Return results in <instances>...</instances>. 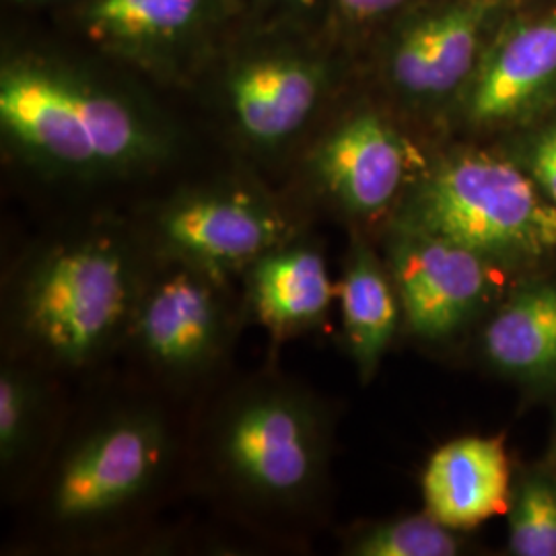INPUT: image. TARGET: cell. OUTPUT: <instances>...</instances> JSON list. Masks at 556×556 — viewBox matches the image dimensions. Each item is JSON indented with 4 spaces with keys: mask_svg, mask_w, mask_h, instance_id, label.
<instances>
[{
    "mask_svg": "<svg viewBox=\"0 0 556 556\" xmlns=\"http://www.w3.org/2000/svg\"><path fill=\"white\" fill-rule=\"evenodd\" d=\"M0 126L23 157L75 178L137 172L167 151L160 122L132 98L40 56L2 64Z\"/></svg>",
    "mask_w": 556,
    "mask_h": 556,
    "instance_id": "obj_1",
    "label": "cell"
},
{
    "mask_svg": "<svg viewBox=\"0 0 556 556\" xmlns=\"http://www.w3.org/2000/svg\"><path fill=\"white\" fill-rule=\"evenodd\" d=\"M139 295L137 270L124 243L110 236L68 239L29 264L15 318L40 355L83 365L132 324Z\"/></svg>",
    "mask_w": 556,
    "mask_h": 556,
    "instance_id": "obj_2",
    "label": "cell"
},
{
    "mask_svg": "<svg viewBox=\"0 0 556 556\" xmlns=\"http://www.w3.org/2000/svg\"><path fill=\"white\" fill-rule=\"evenodd\" d=\"M509 161L462 153L418 184L404 220L489 260L540 258L556 250V204Z\"/></svg>",
    "mask_w": 556,
    "mask_h": 556,
    "instance_id": "obj_3",
    "label": "cell"
},
{
    "mask_svg": "<svg viewBox=\"0 0 556 556\" xmlns=\"http://www.w3.org/2000/svg\"><path fill=\"white\" fill-rule=\"evenodd\" d=\"M219 466L239 491L270 505L309 497L326 466L318 406L287 388H258L225 410L215 433Z\"/></svg>",
    "mask_w": 556,
    "mask_h": 556,
    "instance_id": "obj_4",
    "label": "cell"
},
{
    "mask_svg": "<svg viewBox=\"0 0 556 556\" xmlns=\"http://www.w3.org/2000/svg\"><path fill=\"white\" fill-rule=\"evenodd\" d=\"M495 0H447L406 21L386 59V75L402 100L438 105L462 96L482 56Z\"/></svg>",
    "mask_w": 556,
    "mask_h": 556,
    "instance_id": "obj_5",
    "label": "cell"
},
{
    "mask_svg": "<svg viewBox=\"0 0 556 556\" xmlns=\"http://www.w3.org/2000/svg\"><path fill=\"white\" fill-rule=\"evenodd\" d=\"M165 433L157 418L130 415L103 425L64 459L52 489L60 521H91L140 495L157 475Z\"/></svg>",
    "mask_w": 556,
    "mask_h": 556,
    "instance_id": "obj_6",
    "label": "cell"
},
{
    "mask_svg": "<svg viewBox=\"0 0 556 556\" xmlns=\"http://www.w3.org/2000/svg\"><path fill=\"white\" fill-rule=\"evenodd\" d=\"M390 256L397 299L418 337L454 334L489 298V260L452 239L402 223Z\"/></svg>",
    "mask_w": 556,
    "mask_h": 556,
    "instance_id": "obj_7",
    "label": "cell"
},
{
    "mask_svg": "<svg viewBox=\"0 0 556 556\" xmlns=\"http://www.w3.org/2000/svg\"><path fill=\"white\" fill-rule=\"evenodd\" d=\"M285 220L268 202L241 190L190 192L160 215L167 250L215 277L252 266L285 241Z\"/></svg>",
    "mask_w": 556,
    "mask_h": 556,
    "instance_id": "obj_8",
    "label": "cell"
},
{
    "mask_svg": "<svg viewBox=\"0 0 556 556\" xmlns=\"http://www.w3.org/2000/svg\"><path fill=\"white\" fill-rule=\"evenodd\" d=\"M217 280L178 260V268L172 266L140 293L130 326L155 365L190 374L219 355L227 328Z\"/></svg>",
    "mask_w": 556,
    "mask_h": 556,
    "instance_id": "obj_9",
    "label": "cell"
},
{
    "mask_svg": "<svg viewBox=\"0 0 556 556\" xmlns=\"http://www.w3.org/2000/svg\"><path fill=\"white\" fill-rule=\"evenodd\" d=\"M466 118L497 128L526 122L556 100V9L517 23L489 50L462 93Z\"/></svg>",
    "mask_w": 556,
    "mask_h": 556,
    "instance_id": "obj_10",
    "label": "cell"
},
{
    "mask_svg": "<svg viewBox=\"0 0 556 556\" xmlns=\"http://www.w3.org/2000/svg\"><path fill=\"white\" fill-rule=\"evenodd\" d=\"M410 157L408 142L390 122L363 112L321 140L314 169L319 184L342 208L369 217L400 194Z\"/></svg>",
    "mask_w": 556,
    "mask_h": 556,
    "instance_id": "obj_11",
    "label": "cell"
},
{
    "mask_svg": "<svg viewBox=\"0 0 556 556\" xmlns=\"http://www.w3.org/2000/svg\"><path fill=\"white\" fill-rule=\"evenodd\" d=\"M328 89L324 62L299 54L243 60L227 79V105L239 132L258 147L293 139Z\"/></svg>",
    "mask_w": 556,
    "mask_h": 556,
    "instance_id": "obj_12",
    "label": "cell"
},
{
    "mask_svg": "<svg viewBox=\"0 0 556 556\" xmlns=\"http://www.w3.org/2000/svg\"><path fill=\"white\" fill-rule=\"evenodd\" d=\"M427 509L452 530L509 511V459L503 438H462L439 447L422 477Z\"/></svg>",
    "mask_w": 556,
    "mask_h": 556,
    "instance_id": "obj_13",
    "label": "cell"
},
{
    "mask_svg": "<svg viewBox=\"0 0 556 556\" xmlns=\"http://www.w3.org/2000/svg\"><path fill=\"white\" fill-rule=\"evenodd\" d=\"M215 0H89L80 13L87 38L130 59H153L200 34Z\"/></svg>",
    "mask_w": 556,
    "mask_h": 556,
    "instance_id": "obj_14",
    "label": "cell"
},
{
    "mask_svg": "<svg viewBox=\"0 0 556 556\" xmlns=\"http://www.w3.org/2000/svg\"><path fill=\"white\" fill-rule=\"evenodd\" d=\"M332 293L326 260L305 243H280L250 270L252 305L260 321L277 334L318 324L332 303Z\"/></svg>",
    "mask_w": 556,
    "mask_h": 556,
    "instance_id": "obj_15",
    "label": "cell"
},
{
    "mask_svg": "<svg viewBox=\"0 0 556 556\" xmlns=\"http://www.w3.org/2000/svg\"><path fill=\"white\" fill-rule=\"evenodd\" d=\"M484 349L501 371L523 379L556 374V285L536 282L509 299L484 332Z\"/></svg>",
    "mask_w": 556,
    "mask_h": 556,
    "instance_id": "obj_16",
    "label": "cell"
},
{
    "mask_svg": "<svg viewBox=\"0 0 556 556\" xmlns=\"http://www.w3.org/2000/svg\"><path fill=\"white\" fill-rule=\"evenodd\" d=\"M340 303L349 349L361 376L371 378L396 332L397 305L381 264L363 243L353 248L346 262Z\"/></svg>",
    "mask_w": 556,
    "mask_h": 556,
    "instance_id": "obj_17",
    "label": "cell"
},
{
    "mask_svg": "<svg viewBox=\"0 0 556 556\" xmlns=\"http://www.w3.org/2000/svg\"><path fill=\"white\" fill-rule=\"evenodd\" d=\"M459 542L438 517H402L361 532L351 553L358 556H454Z\"/></svg>",
    "mask_w": 556,
    "mask_h": 556,
    "instance_id": "obj_18",
    "label": "cell"
},
{
    "mask_svg": "<svg viewBox=\"0 0 556 556\" xmlns=\"http://www.w3.org/2000/svg\"><path fill=\"white\" fill-rule=\"evenodd\" d=\"M511 516V551L517 556H556V486L532 478L517 491Z\"/></svg>",
    "mask_w": 556,
    "mask_h": 556,
    "instance_id": "obj_19",
    "label": "cell"
},
{
    "mask_svg": "<svg viewBox=\"0 0 556 556\" xmlns=\"http://www.w3.org/2000/svg\"><path fill=\"white\" fill-rule=\"evenodd\" d=\"M38 417V390L27 374L13 365L0 374V457L9 466L25 452Z\"/></svg>",
    "mask_w": 556,
    "mask_h": 556,
    "instance_id": "obj_20",
    "label": "cell"
},
{
    "mask_svg": "<svg viewBox=\"0 0 556 556\" xmlns=\"http://www.w3.org/2000/svg\"><path fill=\"white\" fill-rule=\"evenodd\" d=\"M528 167L538 188L556 204V122L530 142Z\"/></svg>",
    "mask_w": 556,
    "mask_h": 556,
    "instance_id": "obj_21",
    "label": "cell"
},
{
    "mask_svg": "<svg viewBox=\"0 0 556 556\" xmlns=\"http://www.w3.org/2000/svg\"><path fill=\"white\" fill-rule=\"evenodd\" d=\"M410 0H334L340 15L351 23H374L400 11Z\"/></svg>",
    "mask_w": 556,
    "mask_h": 556,
    "instance_id": "obj_22",
    "label": "cell"
},
{
    "mask_svg": "<svg viewBox=\"0 0 556 556\" xmlns=\"http://www.w3.org/2000/svg\"><path fill=\"white\" fill-rule=\"evenodd\" d=\"M280 4H285V7H291V9H307L314 0H278Z\"/></svg>",
    "mask_w": 556,
    "mask_h": 556,
    "instance_id": "obj_23",
    "label": "cell"
}]
</instances>
